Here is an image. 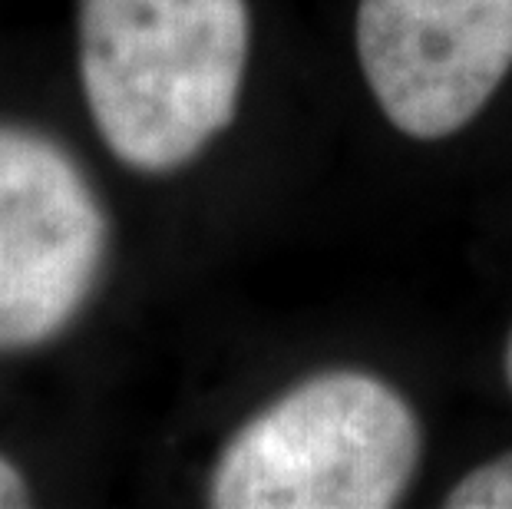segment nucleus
I'll return each mask as SVG.
<instances>
[{
    "instance_id": "5",
    "label": "nucleus",
    "mask_w": 512,
    "mask_h": 509,
    "mask_svg": "<svg viewBox=\"0 0 512 509\" xmlns=\"http://www.w3.org/2000/svg\"><path fill=\"white\" fill-rule=\"evenodd\" d=\"M446 509H512V450L466 473L446 493Z\"/></svg>"
},
{
    "instance_id": "6",
    "label": "nucleus",
    "mask_w": 512,
    "mask_h": 509,
    "mask_svg": "<svg viewBox=\"0 0 512 509\" xmlns=\"http://www.w3.org/2000/svg\"><path fill=\"white\" fill-rule=\"evenodd\" d=\"M30 503V493H27V483L20 480V473L10 467V463L0 457V509H14V506H27Z\"/></svg>"
},
{
    "instance_id": "7",
    "label": "nucleus",
    "mask_w": 512,
    "mask_h": 509,
    "mask_svg": "<svg viewBox=\"0 0 512 509\" xmlns=\"http://www.w3.org/2000/svg\"><path fill=\"white\" fill-rule=\"evenodd\" d=\"M506 381L512 387V331H509V341H506Z\"/></svg>"
},
{
    "instance_id": "4",
    "label": "nucleus",
    "mask_w": 512,
    "mask_h": 509,
    "mask_svg": "<svg viewBox=\"0 0 512 509\" xmlns=\"http://www.w3.org/2000/svg\"><path fill=\"white\" fill-rule=\"evenodd\" d=\"M357 57L400 133L453 136L512 67V0H361Z\"/></svg>"
},
{
    "instance_id": "2",
    "label": "nucleus",
    "mask_w": 512,
    "mask_h": 509,
    "mask_svg": "<svg viewBox=\"0 0 512 509\" xmlns=\"http://www.w3.org/2000/svg\"><path fill=\"white\" fill-rule=\"evenodd\" d=\"M420 420L387 381L324 371L248 420L215 463L219 509H387L417 473Z\"/></svg>"
},
{
    "instance_id": "1",
    "label": "nucleus",
    "mask_w": 512,
    "mask_h": 509,
    "mask_svg": "<svg viewBox=\"0 0 512 509\" xmlns=\"http://www.w3.org/2000/svg\"><path fill=\"white\" fill-rule=\"evenodd\" d=\"M245 63V0H80L86 106L139 172L185 166L232 123Z\"/></svg>"
},
{
    "instance_id": "3",
    "label": "nucleus",
    "mask_w": 512,
    "mask_h": 509,
    "mask_svg": "<svg viewBox=\"0 0 512 509\" xmlns=\"http://www.w3.org/2000/svg\"><path fill=\"white\" fill-rule=\"evenodd\" d=\"M106 252V219L76 162L50 139L0 126V351L70 324Z\"/></svg>"
}]
</instances>
